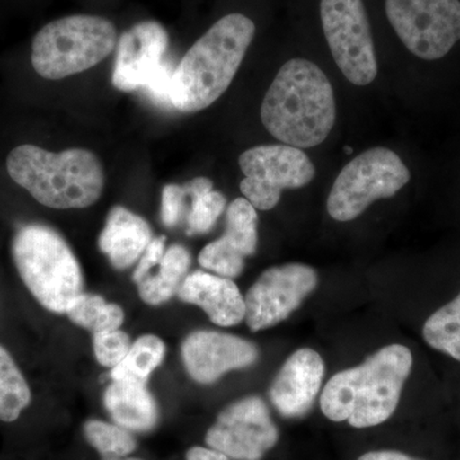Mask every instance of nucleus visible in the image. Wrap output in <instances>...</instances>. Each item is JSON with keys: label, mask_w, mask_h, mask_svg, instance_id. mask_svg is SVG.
<instances>
[{"label": "nucleus", "mask_w": 460, "mask_h": 460, "mask_svg": "<svg viewBox=\"0 0 460 460\" xmlns=\"http://www.w3.org/2000/svg\"><path fill=\"white\" fill-rule=\"evenodd\" d=\"M337 119L334 90L325 74L307 59L281 66L261 105V120L272 137L310 148L328 138Z\"/></svg>", "instance_id": "f257e3e1"}, {"label": "nucleus", "mask_w": 460, "mask_h": 460, "mask_svg": "<svg viewBox=\"0 0 460 460\" xmlns=\"http://www.w3.org/2000/svg\"><path fill=\"white\" fill-rule=\"evenodd\" d=\"M411 367L410 348L402 344L381 348L362 365L330 378L320 398L323 416L354 429L381 425L394 414Z\"/></svg>", "instance_id": "f03ea898"}, {"label": "nucleus", "mask_w": 460, "mask_h": 460, "mask_svg": "<svg viewBox=\"0 0 460 460\" xmlns=\"http://www.w3.org/2000/svg\"><path fill=\"white\" fill-rule=\"evenodd\" d=\"M255 32L252 20L241 13L228 14L211 26L172 72V108L195 113L214 104L234 80Z\"/></svg>", "instance_id": "7ed1b4c3"}, {"label": "nucleus", "mask_w": 460, "mask_h": 460, "mask_svg": "<svg viewBox=\"0 0 460 460\" xmlns=\"http://www.w3.org/2000/svg\"><path fill=\"white\" fill-rule=\"evenodd\" d=\"M5 164L9 177L47 208H89L104 190L102 162L84 148L53 153L36 145H20L8 154Z\"/></svg>", "instance_id": "20e7f679"}, {"label": "nucleus", "mask_w": 460, "mask_h": 460, "mask_svg": "<svg viewBox=\"0 0 460 460\" xmlns=\"http://www.w3.org/2000/svg\"><path fill=\"white\" fill-rule=\"evenodd\" d=\"M21 279L36 301L54 314H66L83 295L84 277L65 238L44 224L21 226L12 242Z\"/></svg>", "instance_id": "39448f33"}, {"label": "nucleus", "mask_w": 460, "mask_h": 460, "mask_svg": "<svg viewBox=\"0 0 460 460\" xmlns=\"http://www.w3.org/2000/svg\"><path fill=\"white\" fill-rule=\"evenodd\" d=\"M117 42V27L107 18L89 14L59 18L33 38L32 66L45 80H63L99 65Z\"/></svg>", "instance_id": "423d86ee"}, {"label": "nucleus", "mask_w": 460, "mask_h": 460, "mask_svg": "<svg viewBox=\"0 0 460 460\" xmlns=\"http://www.w3.org/2000/svg\"><path fill=\"white\" fill-rule=\"evenodd\" d=\"M410 180V169L394 151L370 148L339 172L330 190L328 213L337 222H350L372 202L395 196Z\"/></svg>", "instance_id": "0eeeda50"}, {"label": "nucleus", "mask_w": 460, "mask_h": 460, "mask_svg": "<svg viewBox=\"0 0 460 460\" xmlns=\"http://www.w3.org/2000/svg\"><path fill=\"white\" fill-rule=\"evenodd\" d=\"M169 36L155 21L132 26L117 42V56L111 83L118 90L131 93L144 90L160 107L172 108V68L165 59Z\"/></svg>", "instance_id": "6e6552de"}, {"label": "nucleus", "mask_w": 460, "mask_h": 460, "mask_svg": "<svg viewBox=\"0 0 460 460\" xmlns=\"http://www.w3.org/2000/svg\"><path fill=\"white\" fill-rule=\"evenodd\" d=\"M390 25L414 56L444 58L460 40L459 0H385Z\"/></svg>", "instance_id": "1a4fd4ad"}, {"label": "nucleus", "mask_w": 460, "mask_h": 460, "mask_svg": "<svg viewBox=\"0 0 460 460\" xmlns=\"http://www.w3.org/2000/svg\"><path fill=\"white\" fill-rule=\"evenodd\" d=\"M244 178L241 192L256 210L269 211L279 204L284 190L307 186L316 169L307 154L289 145H261L239 156Z\"/></svg>", "instance_id": "9d476101"}, {"label": "nucleus", "mask_w": 460, "mask_h": 460, "mask_svg": "<svg viewBox=\"0 0 460 460\" xmlns=\"http://www.w3.org/2000/svg\"><path fill=\"white\" fill-rule=\"evenodd\" d=\"M321 23L332 58L344 77L356 86L377 75V59L363 0H321Z\"/></svg>", "instance_id": "9b49d317"}, {"label": "nucleus", "mask_w": 460, "mask_h": 460, "mask_svg": "<svg viewBox=\"0 0 460 460\" xmlns=\"http://www.w3.org/2000/svg\"><path fill=\"white\" fill-rule=\"evenodd\" d=\"M279 441L268 405L251 395L224 408L208 429L205 443L232 460H262Z\"/></svg>", "instance_id": "f8f14e48"}, {"label": "nucleus", "mask_w": 460, "mask_h": 460, "mask_svg": "<svg viewBox=\"0 0 460 460\" xmlns=\"http://www.w3.org/2000/svg\"><path fill=\"white\" fill-rule=\"evenodd\" d=\"M317 284L316 270L305 263H286L263 271L244 296L248 328L257 332L287 320Z\"/></svg>", "instance_id": "ddd939ff"}, {"label": "nucleus", "mask_w": 460, "mask_h": 460, "mask_svg": "<svg viewBox=\"0 0 460 460\" xmlns=\"http://www.w3.org/2000/svg\"><path fill=\"white\" fill-rule=\"evenodd\" d=\"M259 357L252 341L214 330H196L181 344L184 367L196 383L205 385L230 371L251 367Z\"/></svg>", "instance_id": "4468645a"}, {"label": "nucleus", "mask_w": 460, "mask_h": 460, "mask_svg": "<svg viewBox=\"0 0 460 460\" xmlns=\"http://www.w3.org/2000/svg\"><path fill=\"white\" fill-rule=\"evenodd\" d=\"M325 375L316 350L302 348L288 357L269 390L275 410L284 419H302L313 410Z\"/></svg>", "instance_id": "2eb2a0df"}, {"label": "nucleus", "mask_w": 460, "mask_h": 460, "mask_svg": "<svg viewBox=\"0 0 460 460\" xmlns=\"http://www.w3.org/2000/svg\"><path fill=\"white\" fill-rule=\"evenodd\" d=\"M178 298L205 311L215 325L229 328L246 319L244 296L229 278L202 270L193 271L178 290Z\"/></svg>", "instance_id": "dca6fc26"}, {"label": "nucleus", "mask_w": 460, "mask_h": 460, "mask_svg": "<svg viewBox=\"0 0 460 460\" xmlns=\"http://www.w3.org/2000/svg\"><path fill=\"white\" fill-rule=\"evenodd\" d=\"M151 241L153 232L144 217L123 206H114L100 233L99 248L113 268L124 270L140 260Z\"/></svg>", "instance_id": "f3484780"}, {"label": "nucleus", "mask_w": 460, "mask_h": 460, "mask_svg": "<svg viewBox=\"0 0 460 460\" xmlns=\"http://www.w3.org/2000/svg\"><path fill=\"white\" fill-rule=\"evenodd\" d=\"M104 405L114 423L131 432L151 431L159 420V410L146 384L113 381L104 394Z\"/></svg>", "instance_id": "a211bd4d"}, {"label": "nucleus", "mask_w": 460, "mask_h": 460, "mask_svg": "<svg viewBox=\"0 0 460 460\" xmlns=\"http://www.w3.org/2000/svg\"><path fill=\"white\" fill-rule=\"evenodd\" d=\"M190 253L181 244H172L165 251L159 271L147 275L137 284L142 301L150 305H160L178 295V290L189 275Z\"/></svg>", "instance_id": "6ab92c4d"}, {"label": "nucleus", "mask_w": 460, "mask_h": 460, "mask_svg": "<svg viewBox=\"0 0 460 460\" xmlns=\"http://www.w3.org/2000/svg\"><path fill=\"white\" fill-rule=\"evenodd\" d=\"M184 189L192 199L187 214V234H206L226 210V199L222 192L213 190V181L206 177L195 178L184 184Z\"/></svg>", "instance_id": "aec40b11"}, {"label": "nucleus", "mask_w": 460, "mask_h": 460, "mask_svg": "<svg viewBox=\"0 0 460 460\" xmlns=\"http://www.w3.org/2000/svg\"><path fill=\"white\" fill-rule=\"evenodd\" d=\"M165 344L156 335H144L129 348L126 358L111 368L113 381H132L146 384L148 377L162 365L165 357Z\"/></svg>", "instance_id": "412c9836"}, {"label": "nucleus", "mask_w": 460, "mask_h": 460, "mask_svg": "<svg viewBox=\"0 0 460 460\" xmlns=\"http://www.w3.org/2000/svg\"><path fill=\"white\" fill-rule=\"evenodd\" d=\"M31 390L22 372L0 345V420L14 422L31 402Z\"/></svg>", "instance_id": "4be33fe9"}, {"label": "nucleus", "mask_w": 460, "mask_h": 460, "mask_svg": "<svg viewBox=\"0 0 460 460\" xmlns=\"http://www.w3.org/2000/svg\"><path fill=\"white\" fill-rule=\"evenodd\" d=\"M259 215L247 199H235L226 210V228L222 242L242 257L253 256L257 250Z\"/></svg>", "instance_id": "5701e85b"}, {"label": "nucleus", "mask_w": 460, "mask_h": 460, "mask_svg": "<svg viewBox=\"0 0 460 460\" xmlns=\"http://www.w3.org/2000/svg\"><path fill=\"white\" fill-rule=\"evenodd\" d=\"M66 314L72 323L89 330L93 334L119 329L124 323L120 305L108 304L102 296L89 293L78 296Z\"/></svg>", "instance_id": "b1692460"}, {"label": "nucleus", "mask_w": 460, "mask_h": 460, "mask_svg": "<svg viewBox=\"0 0 460 460\" xmlns=\"http://www.w3.org/2000/svg\"><path fill=\"white\" fill-rule=\"evenodd\" d=\"M422 334L432 349L460 362V293L426 320Z\"/></svg>", "instance_id": "393cba45"}, {"label": "nucleus", "mask_w": 460, "mask_h": 460, "mask_svg": "<svg viewBox=\"0 0 460 460\" xmlns=\"http://www.w3.org/2000/svg\"><path fill=\"white\" fill-rule=\"evenodd\" d=\"M84 434L87 443L98 450L104 460L126 458L137 447V441L132 432L120 428L117 423L89 420L84 425Z\"/></svg>", "instance_id": "a878e982"}, {"label": "nucleus", "mask_w": 460, "mask_h": 460, "mask_svg": "<svg viewBox=\"0 0 460 460\" xmlns=\"http://www.w3.org/2000/svg\"><path fill=\"white\" fill-rule=\"evenodd\" d=\"M199 263L206 270L229 279L239 277L244 269L243 257L226 247L220 238L202 248L199 255Z\"/></svg>", "instance_id": "bb28decb"}, {"label": "nucleus", "mask_w": 460, "mask_h": 460, "mask_svg": "<svg viewBox=\"0 0 460 460\" xmlns=\"http://www.w3.org/2000/svg\"><path fill=\"white\" fill-rule=\"evenodd\" d=\"M93 353L100 365L114 368L126 358L131 339L120 329L93 334Z\"/></svg>", "instance_id": "cd10ccee"}, {"label": "nucleus", "mask_w": 460, "mask_h": 460, "mask_svg": "<svg viewBox=\"0 0 460 460\" xmlns=\"http://www.w3.org/2000/svg\"><path fill=\"white\" fill-rule=\"evenodd\" d=\"M187 196L186 189L180 184H166L163 189L160 217L166 228H172L180 224Z\"/></svg>", "instance_id": "c85d7f7f"}, {"label": "nucleus", "mask_w": 460, "mask_h": 460, "mask_svg": "<svg viewBox=\"0 0 460 460\" xmlns=\"http://www.w3.org/2000/svg\"><path fill=\"white\" fill-rule=\"evenodd\" d=\"M165 237H157L153 239L148 244L145 252L140 257L137 268L133 272V281L136 284L140 283L144 280L147 275H150V271L162 261L163 256L165 253Z\"/></svg>", "instance_id": "c756f323"}, {"label": "nucleus", "mask_w": 460, "mask_h": 460, "mask_svg": "<svg viewBox=\"0 0 460 460\" xmlns=\"http://www.w3.org/2000/svg\"><path fill=\"white\" fill-rule=\"evenodd\" d=\"M186 460H232L211 447H193L186 453Z\"/></svg>", "instance_id": "7c9ffc66"}, {"label": "nucleus", "mask_w": 460, "mask_h": 460, "mask_svg": "<svg viewBox=\"0 0 460 460\" xmlns=\"http://www.w3.org/2000/svg\"><path fill=\"white\" fill-rule=\"evenodd\" d=\"M357 460H422L395 450H375L363 454Z\"/></svg>", "instance_id": "2f4dec72"}, {"label": "nucleus", "mask_w": 460, "mask_h": 460, "mask_svg": "<svg viewBox=\"0 0 460 460\" xmlns=\"http://www.w3.org/2000/svg\"><path fill=\"white\" fill-rule=\"evenodd\" d=\"M345 154H352L353 148L352 147H344Z\"/></svg>", "instance_id": "473e14b6"}, {"label": "nucleus", "mask_w": 460, "mask_h": 460, "mask_svg": "<svg viewBox=\"0 0 460 460\" xmlns=\"http://www.w3.org/2000/svg\"><path fill=\"white\" fill-rule=\"evenodd\" d=\"M107 460H141L136 458H117V459H107Z\"/></svg>", "instance_id": "72a5a7b5"}]
</instances>
